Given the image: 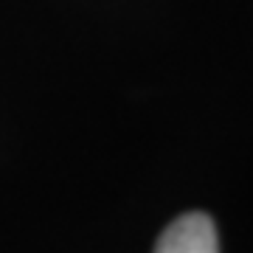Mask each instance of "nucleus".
<instances>
[{
	"mask_svg": "<svg viewBox=\"0 0 253 253\" xmlns=\"http://www.w3.org/2000/svg\"><path fill=\"white\" fill-rule=\"evenodd\" d=\"M155 253H219L217 228L208 214H183L161 234Z\"/></svg>",
	"mask_w": 253,
	"mask_h": 253,
	"instance_id": "1",
	"label": "nucleus"
}]
</instances>
